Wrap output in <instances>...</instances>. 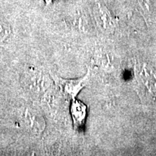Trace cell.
<instances>
[{"label": "cell", "mask_w": 156, "mask_h": 156, "mask_svg": "<svg viewBox=\"0 0 156 156\" xmlns=\"http://www.w3.org/2000/svg\"><path fill=\"white\" fill-rule=\"evenodd\" d=\"M69 112L73 120L74 127L80 130L83 128L87 114V107L82 101L74 98L71 100Z\"/></svg>", "instance_id": "7a4b0ae2"}, {"label": "cell", "mask_w": 156, "mask_h": 156, "mask_svg": "<svg viewBox=\"0 0 156 156\" xmlns=\"http://www.w3.org/2000/svg\"><path fill=\"white\" fill-rule=\"evenodd\" d=\"M52 79L55 81L58 88L64 95L73 100L76 98L78 93L85 87L87 83V75L77 79H63V78L54 76Z\"/></svg>", "instance_id": "6da1fadb"}, {"label": "cell", "mask_w": 156, "mask_h": 156, "mask_svg": "<svg viewBox=\"0 0 156 156\" xmlns=\"http://www.w3.org/2000/svg\"><path fill=\"white\" fill-rule=\"evenodd\" d=\"M27 122L28 123L29 127L31 130L36 133H41L44 129L45 122L40 114L36 112H28L26 114Z\"/></svg>", "instance_id": "3957f363"}, {"label": "cell", "mask_w": 156, "mask_h": 156, "mask_svg": "<svg viewBox=\"0 0 156 156\" xmlns=\"http://www.w3.org/2000/svg\"><path fill=\"white\" fill-rule=\"evenodd\" d=\"M53 1L54 0H44L45 3H46V5H50V4H51Z\"/></svg>", "instance_id": "5b68a950"}, {"label": "cell", "mask_w": 156, "mask_h": 156, "mask_svg": "<svg viewBox=\"0 0 156 156\" xmlns=\"http://www.w3.org/2000/svg\"><path fill=\"white\" fill-rule=\"evenodd\" d=\"M10 34V28L5 23L0 22V41L5 40Z\"/></svg>", "instance_id": "277c9868"}]
</instances>
